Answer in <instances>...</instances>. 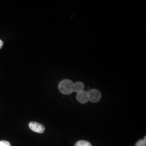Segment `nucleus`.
<instances>
[{
	"instance_id": "6",
	"label": "nucleus",
	"mask_w": 146,
	"mask_h": 146,
	"mask_svg": "<svg viewBox=\"0 0 146 146\" xmlns=\"http://www.w3.org/2000/svg\"><path fill=\"white\" fill-rule=\"evenodd\" d=\"M74 146H92V145L88 141L80 140L76 142Z\"/></svg>"
},
{
	"instance_id": "2",
	"label": "nucleus",
	"mask_w": 146,
	"mask_h": 146,
	"mask_svg": "<svg viewBox=\"0 0 146 146\" xmlns=\"http://www.w3.org/2000/svg\"><path fill=\"white\" fill-rule=\"evenodd\" d=\"M89 101L92 103H96L101 99V94L99 90L92 89L88 92Z\"/></svg>"
},
{
	"instance_id": "9",
	"label": "nucleus",
	"mask_w": 146,
	"mask_h": 146,
	"mask_svg": "<svg viewBox=\"0 0 146 146\" xmlns=\"http://www.w3.org/2000/svg\"><path fill=\"white\" fill-rule=\"evenodd\" d=\"M3 46V42L2 40H0V49H1L2 48Z\"/></svg>"
},
{
	"instance_id": "5",
	"label": "nucleus",
	"mask_w": 146,
	"mask_h": 146,
	"mask_svg": "<svg viewBox=\"0 0 146 146\" xmlns=\"http://www.w3.org/2000/svg\"><path fill=\"white\" fill-rule=\"evenodd\" d=\"M84 84L81 82H76L73 84V92L78 93L84 90Z\"/></svg>"
},
{
	"instance_id": "7",
	"label": "nucleus",
	"mask_w": 146,
	"mask_h": 146,
	"mask_svg": "<svg viewBox=\"0 0 146 146\" xmlns=\"http://www.w3.org/2000/svg\"><path fill=\"white\" fill-rule=\"evenodd\" d=\"M135 146H146V140H139L136 143Z\"/></svg>"
},
{
	"instance_id": "4",
	"label": "nucleus",
	"mask_w": 146,
	"mask_h": 146,
	"mask_svg": "<svg viewBox=\"0 0 146 146\" xmlns=\"http://www.w3.org/2000/svg\"><path fill=\"white\" fill-rule=\"evenodd\" d=\"M76 99L81 104H86L89 101V95L88 92L83 90L80 92L76 95Z\"/></svg>"
},
{
	"instance_id": "1",
	"label": "nucleus",
	"mask_w": 146,
	"mask_h": 146,
	"mask_svg": "<svg viewBox=\"0 0 146 146\" xmlns=\"http://www.w3.org/2000/svg\"><path fill=\"white\" fill-rule=\"evenodd\" d=\"M73 82L68 79L63 80L58 85V89L63 94L69 95L73 92Z\"/></svg>"
},
{
	"instance_id": "3",
	"label": "nucleus",
	"mask_w": 146,
	"mask_h": 146,
	"mask_svg": "<svg viewBox=\"0 0 146 146\" xmlns=\"http://www.w3.org/2000/svg\"><path fill=\"white\" fill-rule=\"evenodd\" d=\"M29 127L31 131L37 133L42 134L45 131L44 126L42 124L36 122H30L29 123Z\"/></svg>"
},
{
	"instance_id": "8",
	"label": "nucleus",
	"mask_w": 146,
	"mask_h": 146,
	"mask_svg": "<svg viewBox=\"0 0 146 146\" xmlns=\"http://www.w3.org/2000/svg\"><path fill=\"white\" fill-rule=\"evenodd\" d=\"M0 146H11V143L8 141H0Z\"/></svg>"
}]
</instances>
